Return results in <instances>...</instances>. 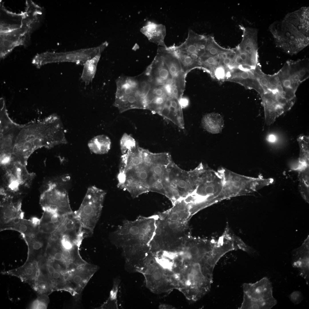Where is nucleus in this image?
Segmentation results:
<instances>
[{
	"label": "nucleus",
	"instance_id": "obj_1",
	"mask_svg": "<svg viewBox=\"0 0 309 309\" xmlns=\"http://www.w3.org/2000/svg\"><path fill=\"white\" fill-rule=\"evenodd\" d=\"M67 142L60 118L56 114H52L21 125L12 157L14 161L27 165L29 157L37 149L51 148Z\"/></svg>",
	"mask_w": 309,
	"mask_h": 309
},
{
	"label": "nucleus",
	"instance_id": "obj_2",
	"mask_svg": "<svg viewBox=\"0 0 309 309\" xmlns=\"http://www.w3.org/2000/svg\"><path fill=\"white\" fill-rule=\"evenodd\" d=\"M269 30L277 47L287 54H297L309 44V7L288 13L270 25Z\"/></svg>",
	"mask_w": 309,
	"mask_h": 309
},
{
	"label": "nucleus",
	"instance_id": "obj_3",
	"mask_svg": "<svg viewBox=\"0 0 309 309\" xmlns=\"http://www.w3.org/2000/svg\"><path fill=\"white\" fill-rule=\"evenodd\" d=\"M26 166L13 162L1 167L0 195L19 197L30 187L35 174L29 172Z\"/></svg>",
	"mask_w": 309,
	"mask_h": 309
},
{
	"label": "nucleus",
	"instance_id": "obj_4",
	"mask_svg": "<svg viewBox=\"0 0 309 309\" xmlns=\"http://www.w3.org/2000/svg\"><path fill=\"white\" fill-rule=\"evenodd\" d=\"M114 105L120 113L133 109H144L147 94L137 78L121 76L116 80Z\"/></svg>",
	"mask_w": 309,
	"mask_h": 309
},
{
	"label": "nucleus",
	"instance_id": "obj_5",
	"mask_svg": "<svg viewBox=\"0 0 309 309\" xmlns=\"http://www.w3.org/2000/svg\"><path fill=\"white\" fill-rule=\"evenodd\" d=\"M142 216L134 221H125L110 235L111 242L116 246L125 247L136 245H147L151 230L150 222Z\"/></svg>",
	"mask_w": 309,
	"mask_h": 309
},
{
	"label": "nucleus",
	"instance_id": "obj_6",
	"mask_svg": "<svg viewBox=\"0 0 309 309\" xmlns=\"http://www.w3.org/2000/svg\"><path fill=\"white\" fill-rule=\"evenodd\" d=\"M106 192L94 186L88 187L78 210L74 213L83 229L92 234L102 212Z\"/></svg>",
	"mask_w": 309,
	"mask_h": 309
},
{
	"label": "nucleus",
	"instance_id": "obj_7",
	"mask_svg": "<svg viewBox=\"0 0 309 309\" xmlns=\"http://www.w3.org/2000/svg\"><path fill=\"white\" fill-rule=\"evenodd\" d=\"M243 300L240 309H270L277 303L272 283L265 277L254 283L243 285Z\"/></svg>",
	"mask_w": 309,
	"mask_h": 309
},
{
	"label": "nucleus",
	"instance_id": "obj_8",
	"mask_svg": "<svg viewBox=\"0 0 309 309\" xmlns=\"http://www.w3.org/2000/svg\"><path fill=\"white\" fill-rule=\"evenodd\" d=\"M241 41L235 48L236 55L233 67L252 70L259 66L258 60V31L257 29L241 26Z\"/></svg>",
	"mask_w": 309,
	"mask_h": 309
},
{
	"label": "nucleus",
	"instance_id": "obj_9",
	"mask_svg": "<svg viewBox=\"0 0 309 309\" xmlns=\"http://www.w3.org/2000/svg\"><path fill=\"white\" fill-rule=\"evenodd\" d=\"M227 197L255 191L272 183V178H255L242 175L223 168L219 170Z\"/></svg>",
	"mask_w": 309,
	"mask_h": 309
},
{
	"label": "nucleus",
	"instance_id": "obj_10",
	"mask_svg": "<svg viewBox=\"0 0 309 309\" xmlns=\"http://www.w3.org/2000/svg\"><path fill=\"white\" fill-rule=\"evenodd\" d=\"M105 42L94 47L62 52H46L36 54L32 63L37 68L45 64L55 63L71 62L84 65L86 62L95 56L100 55L107 45Z\"/></svg>",
	"mask_w": 309,
	"mask_h": 309
},
{
	"label": "nucleus",
	"instance_id": "obj_11",
	"mask_svg": "<svg viewBox=\"0 0 309 309\" xmlns=\"http://www.w3.org/2000/svg\"><path fill=\"white\" fill-rule=\"evenodd\" d=\"M40 204L43 211L65 215L73 212L71 207L68 192L60 184L51 182L40 197Z\"/></svg>",
	"mask_w": 309,
	"mask_h": 309
},
{
	"label": "nucleus",
	"instance_id": "obj_12",
	"mask_svg": "<svg viewBox=\"0 0 309 309\" xmlns=\"http://www.w3.org/2000/svg\"><path fill=\"white\" fill-rule=\"evenodd\" d=\"M0 166L11 163L16 137L21 124L13 121L8 114L0 115Z\"/></svg>",
	"mask_w": 309,
	"mask_h": 309
},
{
	"label": "nucleus",
	"instance_id": "obj_13",
	"mask_svg": "<svg viewBox=\"0 0 309 309\" xmlns=\"http://www.w3.org/2000/svg\"><path fill=\"white\" fill-rule=\"evenodd\" d=\"M32 29L28 25L23 23L18 28L0 33V58H5L15 47L25 44L30 38Z\"/></svg>",
	"mask_w": 309,
	"mask_h": 309
},
{
	"label": "nucleus",
	"instance_id": "obj_14",
	"mask_svg": "<svg viewBox=\"0 0 309 309\" xmlns=\"http://www.w3.org/2000/svg\"><path fill=\"white\" fill-rule=\"evenodd\" d=\"M51 235L56 237L66 236L73 240L82 242L89 235L83 229L74 212L65 215L61 224Z\"/></svg>",
	"mask_w": 309,
	"mask_h": 309
},
{
	"label": "nucleus",
	"instance_id": "obj_15",
	"mask_svg": "<svg viewBox=\"0 0 309 309\" xmlns=\"http://www.w3.org/2000/svg\"><path fill=\"white\" fill-rule=\"evenodd\" d=\"M157 53L161 57L168 67L175 85L184 92L186 75L183 72L179 61L174 52L169 47H161Z\"/></svg>",
	"mask_w": 309,
	"mask_h": 309
},
{
	"label": "nucleus",
	"instance_id": "obj_16",
	"mask_svg": "<svg viewBox=\"0 0 309 309\" xmlns=\"http://www.w3.org/2000/svg\"><path fill=\"white\" fill-rule=\"evenodd\" d=\"M145 74L153 86H163L173 81L168 67L158 53Z\"/></svg>",
	"mask_w": 309,
	"mask_h": 309
},
{
	"label": "nucleus",
	"instance_id": "obj_17",
	"mask_svg": "<svg viewBox=\"0 0 309 309\" xmlns=\"http://www.w3.org/2000/svg\"><path fill=\"white\" fill-rule=\"evenodd\" d=\"M0 196V226L15 218H24L21 199L3 195Z\"/></svg>",
	"mask_w": 309,
	"mask_h": 309
},
{
	"label": "nucleus",
	"instance_id": "obj_18",
	"mask_svg": "<svg viewBox=\"0 0 309 309\" xmlns=\"http://www.w3.org/2000/svg\"><path fill=\"white\" fill-rule=\"evenodd\" d=\"M207 35H200L193 30L189 29L186 40L177 48L195 58L199 60L205 53Z\"/></svg>",
	"mask_w": 309,
	"mask_h": 309
},
{
	"label": "nucleus",
	"instance_id": "obj_19",
	"mask_svg": "<svg viewBox=\"0 0 309 309\" xmlns=\"http://www.w3.org/2000/svg\"><path fill=\"white\" fill-rule=\"evenodd\" d=\"M225 81L235 82L246 88L255 90L260 95L263 93L262 88L253 70L232 69L228 72Z\"/></svg>",
	"mask_w": 309,
	"mask_h": 309
},
{
	"label": "nucleus",
	"instance_id": "obj_20",
	"mask_svg": "<svg viewBox=\"0 0 309 309\" xmlns=\"http://www.w3.org/2000/svg\"><path fill=\"white\" fill-rule=\"evenodd\" d=\"M39 221L40 219L36 217H33L29 220L17 217L0 226V231L13 230L20 233L22 237L30 236L39 231Z\"/></svg>",
	"mask_w": 309,
	"mask_h": 309
},
{
	"label": "nucleus",
	"instance_id": "obj_21",
	"mask_svg": "<svg viewBox=\"0 0 309 309\" xmlns=\"http://www.w3.org/2000/svg\"><path fill=\"white\" fill-rule=\"evenodd\" d=\"M309 236L299 247L294 249L292 253V265L299 272L300 275L309 285Z\"/></svg>",
	"mask_w": 309,
	"mask_h": 309
},
{
	"label": "nucleus",
	"instance_id": "obj_22",
	"mask_svg": "<svg viewBox=\"0 0 309 309\" xmlns=\"http://www.w3.org/2000/svg\"><path fill=\"white\" fill-rule=\"evenodd\" d=\"M65 215H61L55 213L44 211L40 219L39 225V231L51 234L61 224Z\"/></svg>",
	"mask_w": 309,
	"mask_h": 309
},
{
	"label": "nucleus",
	"instance_id": "obj_23",
	"mask_svg": "<svg viewBox=\"0 0 309 309\" xmlns=\"http://www.w3.org/2000/svg\"><path fill=\"white\" fill-rule=\"evenodd\" d=\"M144 31L145 34L151 41L162 47H167L164 41L166 35V29L164 25L149 22L144 27Z\"/></svg>",
	"mask_w": 309,
	"mask_h": 309
},
{
	"label": "nucleus",
	"instance_id": "obj_24",
	"mask_svg": "<svg viewBox=\"0 0 309 309\" xmlns=\"http://www.w3.org/2000/svg\"><path fill=\"white\" fill-rule=\"evenodd\" d=\"M169 47L174 52L178 58L182 70L186 75L193 69L197 68L201 69V64L199 60L180 50L175 44Z\"/></svg>",
	"mask_w": 309,
	"mask_h": 309
},
{
	"label": "nucleus",
	"instance_id": "obj_25",
	"mask_svg": "<svg viewBox=\"0 0 309 309\" xmlns=\"http://www.w3.org/2000/svg\"><path fill=\"white\" fill-rule=\"evenodd\" d=\"M202 127L206 130L212 134L220 132L224 125L222 117L218 113H212L204 115L201 120Z\"/></svg>",
	"mask_w": 309,
	"mask_h": 309
},
{
	"label": "nucleus",
	"instance_id": "obj_26",
	"mask_svg": "<svg viewBox=\"0 0 309 309\" xmlns=\"http://www.w3.org/2000/svg\"><path fill=\"white\" fill-rule=\"evenodd\" d=\"M111 141L109 138L105 135H97L88 142V146L90 150L97 154L107 153L110 148Z\"/></svg>",
	"mask_w": 309,
	"mask_h": 309
},
{
	"label": "nucleus",
	"instance_id": "obj_27",
	"mask_svg": "<svg viewBox=\"0 0 309 309\" xmlns=\"http://www.w3.org/2000/svg\"><path fill=\"white\" fill-rule=\"evenodd\" d=\"M100 55H97L87 60L84 65L81 78L86 85L92 82L94 77Z\"/></svg>",
	"mask_w": 309,
	"mask_h": 309
},
{
	"label": "nucleus",
	"instance_id": "obj_28",
	"mask_svg": "<svg viewBox=\"0 0 309 309\" xmlns=\"http://www.w3.org/2000/svg\"><path fill=\"white\" fill-rule=\"evenodd\" d=\"M120 280L119 278L115 279L113 282L112 288L111 290L108 299L101 306L102 309H118L117 295Z\"/></svg>",
	"mask_w": 309,
	"mask_h": 309
},
{
	"label": "nucleus",
	"instance_id": "obj_29",
	"mask_svg": "<svg viewBox=\"0 0 309 309\" xmlns=\"http://www.w3.org/2000/svg\"><path fill=\"white\" fill-rule=\"evenodd\" d=\"M228 49L219 45L212 36L207 35L205 46V53L203 56H215L227 51Z\"/></svg>",
	"mask_w": 309,
	"mask_h": 309
},
{
	"label": "nucleus",
	"instance_id": "obj_30",
	"mask_svg": "<svg viewBox=\"0 0 309 309\" xmlns=\"http://www.w3.org/2000/svg\"><path fill=\"white\" fill-rule=\"evenodd\" d=\"M137 143L130 135L124 133L120 140V146L122 154L136 146Z\"/></svg>",
	"mask_w": 309,
	"mask_h": 309
},
{
	"label": "nucleus",
	"instance_id": "obj_31",
	"mask_svg": "<svg viewBox=\"0 0 309 309\" xmlns=\"http://www.w3.org/2000/svg\"><path fill=\"white\" fill-rule=\"evenodd\" d=\"M290 301L296 305L300 304L303 300L302 292L299 291H295L290 294L289 296Z\"/></svg>",
	"mask_w": 309,
	"mask_h": 309
},
{
	"label": "nucleus",
	"instance_id": "obj_32",
	"mask_svg": "<svg viewBox=\"0 0 309 309\" xmlns=\"http://www.w3.org/2000/svg\"><path fill=\"white\" fill-rule=\"evenodd\" d=\"M189 251L191 254L195 255L199 253V249L198 247L196 246H193L190 248Z\"/></svg>",
	"mask_w": 309,
	"mask_h": 309
},
{
	"label": "nucleus",
	"instance_id": "obj_33",
	"mask_svg": "<svg viewBox=\"0 0 309 309\" xmlns=\"http://www.w3.org/2000/svg\"><path fill=\"white\" fill-rule=\"evenodd\" d=\"M266 140L268 141L269 142L273 143L276 141L277 137L275 135L273 134H270L267 136Z\"/></svg>",
	"mask_w": 309,
	"mask_h": 309
},
{
	"label": "nucleus",
	"instance_id": "obj_34",
	"mask_svg": "<svg viewBox=\"0 0 309 309\" xmlns=\"http://www.w3.org/2000/svg\"><path fill=\"white\" fill-rule=\"evenodd\" d=\"M178 218V214L177 213L173 212L170 215L169 219L170 220L172 221H177Z\"/></svg>",
	"mask_w": 309,
	"mask_h": 309
},
{
	"label": "nucleus",
	"instance_id": "obj_35",
	"mask_svg": "<svg viewBox=\"0 0 309 309\" xmlns=\"http://www.w3.org/2000/svg\"><path fill=\"white\" fill-rule=\"evenodd\" d=\"M178 186L180 188H185L187 185L186 182L183 180H180L178 182Z\"/></svg>",
	"mask_w": 309,
	"mask_h": 309
},
{
	"label": "nucleus",
	"instance_id": "obj_36",
	"mask_svg": "<svg viewBox=\"0 0 309 309\" xmlns=\"http://www.w3.org/2000/svg\"><path fill=\"white\" fill-rule=\"evenodd\" d=\"M177 225L175 221L169 222L168 224L169 227L171 229H174L177 228Z\"/></svg>",
	"mask_w": 309,
	"mask_h": 309
},
{
	"label": "nucleus",
	"instance_id": "obj_37",
	"mask_svg": "<svg viewBox=\"0 0 309 309\" xmlns=\"http://www.w3.org/2000/svg\"><path fill=\"white\" fill-rule=\"evenodd\" d=\"M181 104L183 108L185 107L188 105V100L185 98H183V97L181 100Z\"/></svg>",
	"mask_w": 309,
	"mask_h": 309
},
{
	"label": "nucleus",
	"instance_id": "obj_38",
	"mask_svg": "<svg viewBox=\"0 0 309 309\" xmlns=\"http://www.w3.org/2000/svg\"><path fill=\"white\" fill-rule=\"evenodd\" d=\"M162 231L161 228L159 227H157L155 231V233L156 235L159 236L162 233Z\"/></svg>",
	"mask_w": 309,
	"mask_h": 309
},
{
	"label": "nucleus",
	"instance_id": "obj_39",
	"mask_svg": "<svg viewBox=\"0 0 309 309\" xmlns=\"http://www.w3.org/2000/svg\"><path fill=\"white\" fill-rule=\"evenodd\" d=\"M48 270L49 274H52L55 271H56V270L55 268L52 266H49L48 268Z\"/></svg>",
	"mask_w": 309,
	"mask_h": 309
},
{
	"label": "nucleus",
	"instance_id": "obj_40",
	"mask_svg": "<svg viewBox=\"0 0 309 309\" xmlns=\"http://www.w3.org/2000/svg\"><path fill=\"white\" fill-rule=\"evenodd\" d=\"M25 272L27 275H31L33 272V270L32 268H28L25 269Z\"/></svg>",
	"mask_w": 309,
	"mask_h": 309
},
{
	"label": "nucleus",
	"instance_id": "obj_41",
	"mask_svg": "<svg viewBox=\"0 0 309 309\" xmlns=\"http://www.w3.org/2000/svg\"><path fill=\"white\" fill-rule=\"evenodd\" d=\"M172 194L175 197L178 196L179 195L178 191L176 189H173L172 192Z\"/></svg>",
	"mask_w": 309,
	"mask_h": 309
},
{
	"label": "nucleus",
	"instance_id": "obj_42",
	"mask_svg": "<svg viewBox=\"0 0 309 309\" xmlns=\"http://www.w3.org/2000/svg\"><path fill=\"white\" fill-rule=\"evenodd\" d=\"M163 188V185L161 183H158L156 186L155 188L158 190H161Z\"/></svg>",
	"mask_w": 309,
	"mask_h": 309
},
{
	"label": "nucleus",
	"instance_id": "obj_43",
	"mask_svg": "<svg viewBox=\"0 0 309 309\" xmlns=\"http://www.w3.org/2000/svg\"><path fill=\"white\" fill-rule=\"evenodd\" d=\"M171 186L173 188H175L177 187L176 185L174 183L172 182L171 184Z\"/></svg>",
	"mask_w": 309,
	"mask_h": 309
},
{
	"label": "nucleus",
	"instance_id": "obj_44",
	"mask_svg": "<svg viewBox=\"0 0 309 309\" xmlns=\"http://www.w3.org/2000/svg\"><path fill=\"white\" fill-rule=\"evenodd\" d=\"M39 285L41 287H42L43 288V287H45V285L44 284V282H41L40 283Z\"/></svg>",
	"mask_w": 309,
	"mask_h": 309
},
{
	"label": "nucleus",
	"instance_id": "obj_45",
	"mask_svg": "<svg viewBox=\"0 0 309 309\" xmlns=\"http://www.w3.org/2000/svg\"><path fill=\"white\" fill-rule=\"evenodd\" d=\"M186 241L185 240H183L182 241L181 244L183 245H184L186 243Z\"/></svg>",
	"mask_w": 309,
	"mask_h": 309
}]
</instances>
